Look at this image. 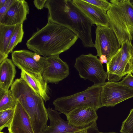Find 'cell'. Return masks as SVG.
<instances>
[{"instance_id": "ac0fdd59", "label": "cell", "mask_w": 133, "mask_h": 133, "mask_svg": "<svg viewBox=\"0 0 133 133\" xmlns=\"http://www.w3.org/2000/svg\"><path fill=\"white\" fill-rule=\"evenodd\" d=\"M120 49L106 64L108 81L117 82L125 75L121 58Z\"/></svg>"}, {"instance_id": "2e32d148", "label": "cell", "mask_w": 133, "mask_h": 133, "mask_svg": "<svg viewBox=\"0 0 133 133\" xmlns=\"http://www.w3.org/2000/svg\"><path fill=\"white\" fill-rule=\"evenodd\" d=\"M21 70V77L41 97L45 102L49 100L50 97L48 95L49 88L42 74L28 72L23 70Z\"/></svg>"}, {"instance_id": "277c9868", "label": "cell", "mask_w": 133, "mask_h": 133, "mask_svg": "<svg viewBox=\"0 0 133 133\" xmlns=\"http://www.w3.org/2000/svg\"><path fill=\"white\" fill-rule=\"evenodd\" d=\"M107 12L110 27L121 45L125 41L131 42L133 34V5L130 0H111Z\"/></svg>"}, {"instance_id": "ba28073f", "label": "cell", "mask_w": 133, "mask_h": 133, "mask_svg": "<svg viewBox=\"0 0 133 133\" xmlns=\"http://www.w3.org/2000/svg\"><path fill=\"white\" fill-rule=\"evenodd\" d=\"M11 57L19 69L32 73L42 74L47 62L46 57L25 49L13 51Z\"/></svg>"}, {"instance_id": "8fae6325", "label": "cell", "mask_w": 133, "mask_h": 133, "mask_svg": "<svg viewBox=\"0 0 133 133\" xmlns=\"http://www.w3.org/2000/svg\"><path fill=\"white\" fill-rule=\"evenodd\" d=\"M96 110L89 105L77 107L66 114L67 121L75 127L84 128L96 124L98 117Z\"/></svg>"}, {"instance_id": "ffe728a7", "label": "cell", "mask_w": 133, "mask_h": 133, "mask_svg": "<svg viewBox=\"0 0 133 133\" xmlns=\"http://www.w3.org/2000/svg\"><path fill=\"white\" fill-rule=\"evenodd\" d=\"M16 26L0 24V63L7 58L5 54Z\"/></svg>"}, {"instance_id": "44dd1931", "label": "cell", "mask_w": 133, "mask_h": 133, "mask_svg": "<svg viewBox=\"0 0 133 133\" xmlns=\"http://www.w3.org/2000/svg\"><path fill=\"white\" fill-rule=\"evenodd\" d=\"M17 102L10 89L6 92L0 90V111L14 109Z\"/></svg>"}, {"instance_id": "603a6c76", "label": "cell", "mask_w": 133, "mask_h": 133, "mask_svg": "<svg viewBox=\"0 0 133 133\" xmlns=\"http://www.w3.org/2000/svg\"><path fill=\"white\" fill-rule=\"evenodd\" d=\"M14 109H8L0 111V131L4 128H8L12 120Z\"/></svg>"}, {"instance_id": "8992f818", "label": "cell", "mask_w": 133, "mask_h": 133, "mask_svg": "<svg viewBox=\"0 0 133 133\" xmlns=\"http://www.w3.org/2000/svg\"><path fill=\"white\" fill-rule=\"evenodd\" d=\"M97 56L90 53L81 55L76 58L74 67L81 78L88 79L95 85H102L107 78L108 73Z\"/></svg>"}, {"instance_id": "7402d4cb", "label": "cell", "mask_w": 133, "mask_h": 133, "mask_svg": "<svg viewBox=\"0 0 133 133\" xmlns=\"http://www.w3.org/2000/svg\"><path fill=\"white\" fill-rule=\"evenodd\" d=\"M24 35L23 24L16 25L5 54V56L7 58L8 57L9 54L12 52L16 46L22 42Z\"/></svg>"}, {"instance_id": "1f68e13d", "label": "cell", "mask_w": 133, "mask_h": 133, "mask_svg": "<svg viewBox=\"0 0 133 133\" xmlns=\"http://www.w3.org/2000/svg\"><path fill=\"white\" fill-rule=\"evenodd\" d=\"M88 130H85L77 132H74L72 133H88Z\"/></svg>"}, {"instance_id": "3957f363", "label": "cell", "mask_w": 133, "mask_h": 133, "mask_svg": "<svg viewBox=\"0 0 133 133\" xmlns=\"http://www.w3.org/2000/svg\"><path fill=\"white\" fill-rule=\"evenodd\" d=\"M30 119L35 133H41L48 119L44 100L21 77L16 79L10 89Z\"/></svg>"}, {"instance_id": "4316f807", "label": "cell", "mask_w": 133, "mask_h": 133, "mask_svg": "<svg viewBox=\"0 0 133 133\" xmlns=\"http://www.w3.org/2000/svg\"><path fill=\"white\" fill-rule=\"evenodd\" d=\"M15 0H7L5 3L0 6V20L3 17Z\"/></svg>"}, {"instance_id": "d6a6232c", "label": "cell", "mask_w": 133, "mask_h": 133, "mask_svg": "<svg viewBox=\"0 0 133 133\" xmlns=\"http://www.w3.org/2000/svg\"><path fill=\"white\" fill-rule=\"evenodd\" d=\"M130 1L131 3L133 5V0H130Z\"/></svg>"}, {"instance_id": "e0dca14e", "label": "cell", "mask_w": 133, "mask_h": 133, "mask_svg": "<svg viewBox=\"0 0 133 133\" xmlns=\"http://www.w3.org/2000/svg\"><path fill=\"white\" fill-rule=\"evenodd\" d=\"M0 90L6 92L11 86L16 73L12 60L7 58L0 63Z\"/></svg>"}, {"instance_id": "f546056e", "label": "cell", "mask_w": 133, "mask_h": 133, "mask_svg": "<svg viewBox=\"0 0 133 133\" xmlns=\"http://www.w3.org/2000/svg\"><path fill=\"white\" fill-rule=\"evenodd\" d=\"M99 60L102 64L107 63L108 60L106 57L104 55H102L99 57Z\"/></svg>"}, {"instance_id": "52a82bcc", "label": "cell", "mask_w": 133, "mask_h": 133, "mask_svg": "<svg viewBox=\"0 0 133 133\" xmlns=\"http://www.w3.org/2000/svg\"><path fill=\"white\" fill-rule=\"evenodd\" d=\"M96 26L94 47L97 51V56L99 57L102 55H104L108 61L120 49L121 46L115 34L110 27Z\"/></svg>"}, {"instance_id": "30bf717a", "label": "cell", "mask_w": 133, "mask_h": 133, "mask_svg": "<svg viewBox=\"0 0 133 133\" xmlns=\"http://www.w3.org/2000/svg\"><path fill=\"white\" fill-rule=\"evenodd\" d=\"M57 55L46 57L47 62L42 74L47 83L57 84L69 74V66Z\"/></svg>"}, {"instance_id": "7c38bea8", "label": "cell", "mask_w": 133, "mask_h": 133, "mask_svg": "<svg viewBox=\"0 0 133 133\" xmlns=\"http://www.w3.org/2000/svg\"><path fill=\"white\" fill-rule=\"evenodd\" d=\"M50 124L45 127L41 133H72L97 127V123L84 128H77L69 124L61 117V113L49 106L47 109Z\"/></svg>"}, {"instance_id": "6da1fadb", "label": "cell", "mask_w": 133, "mask_h": 133, "mask_svg": "<svg viewBox=\"0 0 133 133\" xmlns=\"http://www.w3.org/2000/svg\"><path fill=\"white\" fill-rule=\"evenodd\" d=\"M48 22L64 26L72 31L86 48L94 47L92 39V21L75 4L73 0H46Z\"/></svg>"}, {"instance_id": "4fadbf2b", "label": "cell", "mask_w": 133, "mask_h": 133, "mask_svg": "<svg viewBox=\"0 0 133 133\" xmlns=\"http://www.w3.org/2000/svg\"><path fill=\"white\" fill-rule=\"evenodd\" d=\"M29 12V7L25 1L15 0L0 20V24L9 25L23 24Z\"/></svg>"}, {"instance_id": "f1b7e54d", "label": "cell", "mask_w": 133, "mask_h": 133, "mask_svg": "<svg viewBox=\"0 0 133 133\" xmlns=\"http://www.w3.org/2000/svg\"><path fill=\"white\" fill-rule=\"evenodd\" d=\"M88 133H118L115 132H103L99 131L97 127L89 129L88 130Z\"/></svg>"}, {"instance_id": "e575fe53", "label": "cell", "mask_w": 133, "mask_h": 133, "mask_svg": "<svg viewBox=\"0 0 133 133\" xmlns=\"http://www.w3.org/2000/svg\"><path fill=\"white\" fill-rule=\"evenodd\" d=\"M0 133H4V132H1V131L0 132Z\"/></svg>"}, {"instance_id": "d4e9b609", "label": "cell", "mask_w": 133, "mask_h": 133, "mask_svg": "<svg viewBox=\"0 0 133 133\" xmlns=\"http://www.w3.org/2000/svg\"><path fill=\"white\" fill-rule=\"evenodd\" d=\"M84 1L95 5L107 12L111 3L106 0H83Z\"/></svg>"}, {"instance_id": "83f0119b", "label": "cell", "mask_w": 133, "mask_h": 133, "mask_svg": "<svg viewBox=\"0 0 133 133\" xmlns=\"http://www.w3.org/2000/svg\"><path fill=\"white\" fill-rule=\"evenodd\" d=\"M46 0H35L33 3L35 7L38 10H41L45 7Z\"/></svg>"}, {"instance_id": "9c48e42d", "label": "cell", "mask_w": 133, "mask_h": 133, "mask_svg": "<svg viewBox=\"0 0 133 133\" xmlns=\"http://www.w3.org/2000/svg\"><path fill=\"white\" fill-rule=\"evenodd\" d=\"M133 97V89L119 82L108 81L102 85L100 101L102 107H114Z\"/></svg>"}, {"instance_id": "836d02e7", "label": "cell", "mask_w": 133, "mask_h": 133, "mask_svg": "<svg viewBox=\"0 0 133 133\" xmlns=\"http://www.w3.org/2000/svg\"><path fill=\"white\" fill-rule=\"evenodd\" d=\"M132 53L133 54V45L132 46Z\"/></svg>"}, {"instance_id": "484cf974", "label": "cell", "mask_w": 133, "mask_h": 133, "mask_svg": "<svg viewBox=\"0 0 133 133\" xmlns=\"http://www.w3.org/2000/svg\"><path fill=\"white\" fill-rule=\"evenodd\" d=\"M119 83L122 85L133 89V76L131 73L128 74Z\"/></svg>"}, {"instance_id": "cb8c5ba5", "label": "cell", "mask_w": 133, "mask_h": 133, "mask_svg": "<svg viewBox=\"0 0 133 133\" xmlns=\"http://www.w3.org/2000/svg\"><path fill=\"white\" fill-rule=\"evenodd\" d=\"M120 132L121 133H133V108L122 122Z\"/></svg>"}, {"instance_id": "d590c367", "label": "cell", "mask_w": 133, "mask_h": 133, "mask_svg": "<svg viewBox=\"0 0 133 133\" xmlns=\"http://www.w3.org/2000/svg\"><path fill=\"white\" fill-rule=\"evenodd\" d=\"M132 39H133V34L132 35Z\"/></svg>"}, {"instance_id": "d6986e66", "label": "cell", "mask_w": 133, "mask_h": 133, "mask_svg": "<svg viewBox=\"0 0 133 133\" xmlns=\"http://www.w3.org/2000/svg\"><path fill=\"white\" fill-rule=\"evenodd\" d=\"M131 42L127 41L121 45L120 50L121 58L125 74L133 73V54Z\"/></svg>"}, {"instance_id": "5bb4252c", "label": "cell", "mask_w": 133, "mask_h": 133, "mask_svg": "<svg viewBox=\"0 0 133 133\" xmlns=\"http://www.w3.org/2000/svg\"><path fill=\"white\" fill-rule=\"evenodd\" d=\"M9 133H35L28 115L18 101Z\"/></svg>"}, {"instance_id": "9a60e30c", "label": "cell", "mask_w": 133, "mask_h": 133, "mask_svg": "<svg viewBox=\"0 0 133 133\" xmlns=\"http://www.w3.org/2000/svg\"><path fill=\"white\" fill-rule=\"evenodd\" d=\"M73 2L92 21L94 24L110 27L107 12L83 0H73Z\"/></svg>"}, {"instance_id": "5b68a950", "label": "cell", "mask_w": 133, "mask_h": 133, "mask_svg": "<svg viewBox=\"0 0 133 133\" xmlns=\"http://www.w3.org/2000/svg\"><path fill=\"white\" fill-rule=\"evenodd\" d=\"M102 85L94 84L83 91L57 98L53 102L54 109L65 115L82 106H90L97 110L102 107L100 101Z\"/></svg>"}, {"instance_id": "4dcf8cb0", "label": "cell", "mask_w": 133, "mask_h": 133, "mask_svg": "<svg viewBox=\"0 0 133 133\" xmlns=\"http://www.w3.org/2000/svg\"><path fill=\"white\" fill-rule=\"evenodd\" d=\"M7 0H0V6L3 5L6 2Z\"/></svg>"}, {"instance_id": "7a4b0ae2", "label": "cell", "mask_w": 133, "mask_h": 133, "mask_svg": "<svg viewBox=\"0 0 133 133\" xmlns=\"http://www.w3.org/2000/svg\"><path fill=\"white\" fill-rule=\"evenodd\" d=\"M70 29L61 25L48 22L41 29L37 28L26 43L28 49L48 57L59 55L69 49L78 38Z\"/></svg>"}]
</instances>
